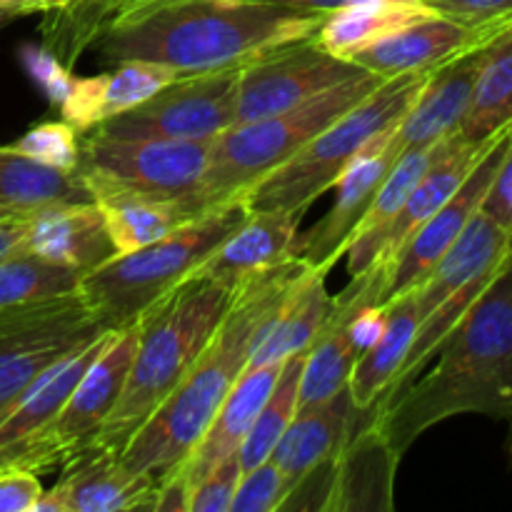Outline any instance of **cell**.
<instances>
[{
  "mask_svg": "<svg viewBox=\"0 0 512 512\" xmlns=\"http://www.w3.org/2000/svg\"><path fill=\"white\" fill-rule=\"evenodd\" d=\"M490 140H485V143H470L460 133H453L450 138H445L438 155L430 163V168L425 170L423 178L410 190L403 208L393 215V220L368 245L345 253L348 255L350 278H358L365 270L375 268V265L380 268V265L388 263L398 253L400 245L460 188V183L468 178V173L478 163V158L488 148Z\"/></svg>",
  "mask_w": 512,
  "mask_h": 512,
  "instance_id": "5bb4252c",
  "label": "cell"
},
{
  "mask_svg": "<svg viewBox=\"0 0 512 512\" xmlns=\"http://www.w3.org/2000/svg\"><path fill=\"white\" fill-rule=\"evenodd\" d=\"M245 215L248 210L240 198L205 210L168 238L133 253L113 255L88 270L78 295L105 330L128 328L155 300L188 280Z\"/></svg>",
  "mask_w": 512,
  "mask_h": 512,
  "instance_id": "5b68a950",
  "label": "cell"
},
{
  "mask_svg": "<svg viewBox=\"0 0 512 512\" xmlns=\"http://www.w3.org/2000/svg\"><path fill=\"white\" fill-rule=\"evenodd\" d=\"M93 203L90 185L78 170H58L0 148V218H30L53 205Z\"/></svg>",
  "mask_w": 512,
  "mask_h": 512,
  "instance_id": "83f0119b",
  "label": "cell"
},
{
  "mask_svg": "<svg viewBox=\"0 0 512 512\" xmlns=\"http://www.w3.org/2000/svg\"><path fill=\"white\" fill-rule=\"evenodd\" d=\"M180 78L163 65L145 63V60H125L115 63L113 70L88 78H73L65 98L58 108L63 110L65 123L73 125L80 135L90 133L95 125L133 105L143 103L158 93L170 80Z\"/></svg>",
  "mask_w": 512,
  "mask_h": 512,
  "instance_id": "cb8c5ba5",
  "label": "cell"
},
{
  "mask_svg": "<svg viewBox=\"0 0 512 512\" xmlns=\"http://www.w3.org/2000/svg\"><path fill=\"white\" fill-rule=\"evenodd\" d=\"M365 73L353 60L328 53L315 35L268 50L238 70L235 123L283 113Z\"/></svg>",
  "mask_w": 512,
  "mask_h": 512,
  "instance_id": "8fae6325",
  "label": "cell"
},
{
  "mask_svg": "<svg viewBox=\"0 0 512 512\" xmlns=\"http://www.w3.org/2000/svg\"><path fill=\"white\" fill-rule=\"evenodd\" d=\"M83 0H0V15H23V13H55V10H70Z\"/></svg>",
  "mask_w": 512,
  "mask_h": 512,
  "instance_id": "60d3db41",
  "label": "cell"
},
{
  "mask_svg": "<svg viewBox=\"0 0 512 512\" xmlns=\"http://www.w3.org/2000/svg\"><path fill=\"white\" fill-rule=\"evenodd\" d=\"M385 305H388V320H385L383 333L360 355L348 380L350 398L358 410H378L393 380L398 378L410 343L423 323L415 288Z\"/></svg>",
  "mask_w": 512,
  "mask_h": 512,
  "instance_id": "4316f807",
  "label": "cell"
},
{
  "mask_svg": "<svg viewBox=\"0 0 512 512\" xmlns=\"http://www.w3.org/2000/svg\"><path fill=\"white\" fill-rule=\"evenodd\" d=\"M512 125V18L490 30L473 100L458 133L485 143Z\"/></svg>",
  "mask_w": 512,
  "mask_h": 512,
  "instance_id": "f546056e",
  "label": "cell"
},
{
  "mask_svg": "<svg viewBox=\"0 0 512 512\" xmlns=\"http://www.w3.org/2000/svg\"><path fill=\"white\" fill-rule=\"evenodd\" d=\"M380 83L383 78L365 70L315 95L308 103L248 123L230 125L210 143L208 168L195 195L198 213L240 198L245 188L293 158L305 143L355 108Z\"/></svg>",
  "mask_w": 512,
  "mask_h": 512,
  "instance_id": "52a82bcc",
  "label": "cell"
},
{
  "mask_svg": "<svg viewBox=\"0 0 512 512\" xmlns=\"http://www.w3.org/2000/svg\"><path fill=\"white\" fill-rule=\"evenodd\" d=\"M433 358L428 373L375 410V428L400 458L425 430L458 415L512 420V248Z\"/></svg>",
  "mask_w": 512,
  "mask_h": 512,
  "instance_id": "7a4b0ae2",
  "label": "cell"
},
{
  "mask_svg": "<svg viewBox=\"0 0 512 512\" xmlns=\"http://www.w3.org/2000/svg\"><path fill=\"white\" fill-rule=\"evenodd\" d=\"M238 70L203 75H180L145 98L143 103L95 125L90 133L110 138L203 140L213 143L235 125ZM85 135V133H83Z\"/></svg>",
  "mask_w": 512,
  "mask_h": 512,
  "instance_id": "30bf717a",
  "label": "cell"
},
{
  "mask_svg": "<svg viewBox=\"0 0 512 512\" xmlns=\"http://www.w3.org/2000/svg\"><path fill=\"white\" fill-rule=\"evenodd\" d=\"M290 490V480L273 458L245 470L235 488L230 512H278Z\"/></svg>",
  "mask_w": 512,
  "mask_h": 512,
  "instance_id": "836d02e7",
  "label": "cell"
},
{
  "mask_svg": "<svg viewBox=\"0 0 512 512\" xmlns=\"http://www.w3.org/2000/svg\"><path fill=\"white\" fill-rule=\"evenodd\" d=\"M248 3H265V5H278V8L290 10H303V13H318L328 15L333 10L343 8L350 0H248Z\"/></svg>",
  "mask_w": 512,
  "mask_h": 512,
  "instance_id": "b9f144b4",
  "label": "cell"
},
{
  "mask_svg": "<svg viewBox=\"0 0 512 512\" xmlns=\"http://www.w3.org/2000/svg\"><path fill=\"white\" fill-rule=\"evenodd\" d=\"M480 210L512 233V138L508 153L503 158V165H500L498 175H495Z\"/></svg>",
  "mask_w": 512,
  "mask_h": 512,
  "instance_id": "ab89813d",
  "label": "cell"
},
{
  "mask_svg": "<svg viewBox=\"0 0 512 512\" xmlns=\"http://www.w3.org/2000/svg\"><path fill=\"white\" fill-rule=\"evenodd\" d=\"M233 295L188 278L135 320V353L118 405L90 448L120 453L135 430L178 388L228 313Z\"/></svg>",
  "mask_w": 512,
  "mask_h": 512,
  "instance_id": "277c9868",
  "label": "cell"
},
{
  "mask_svg": "<svg viewBox=\"0 0 512 512\" xmlns=\"http://www.w3.org/2000/svg\"><path fill=\"white\" fill-rule=\"evenodd\" d=\"M103 333L78 293L0 310V418L50 365Z\"/></svg>",
  "mask_w": 512,
  "mask_h": 512,
  "instance_id": "9c48e42d",
  "label": "cell"
},
{
  "mask_svg": "<svg viewBox=\"0 0 512 512\" xmlns=\"http://www.w3.org/2000/svg\"><path fill=\"white\" fill-rule=\"evenodd\" d=\"M23 63L25 68H28V73L33 75L35 83L48 93V98L53 100L55 105H60V100L68 93L70 80H73L70 70L63 68V65L58 63V58L43 48H25Z\"/></svg>",
  "mask_w": 512,
  "mask_h": 512,
  "instance_id": "f35d334b",
  "label": "cell"
},
{
  "mask_svg": "<svg viewBox=\"0 0 512 512\" xmlns=\"http://www.w3.org/2000/svg\"><path fill=\"white\" fill-rule=\"evenodd\" d=\"M23 250L88 273L115 255L108 225L95 203L53 205L30 215Z\"/></svg>",
  "mask_w": 512,
  "mask_h": 512,
  "instance_id": "603a6c76",
  "label": "cell"
},
{
  "mask_svg": "<svg viewBox=\"0 0 512 512\" xmlns=\"http://www.w3.org/2000/svg\"><path fill=\"white\" fill-rule=\"evenodd\" d=\"M123 3H128V0H118V3H115V5H113V10H115V8H118V5H123Z\"/></svg>",
  "mask_w": 512,
  "mask_h": 512,
  "instance_id": "f6af8a7d",
  "label": "cell"
},
{
  "mask_svg": "<svg viewBox=\"0 0 512 512\" xmlns=\"http://www.w3.org/2000/svg\"><path fill=\"white\" fill-rule=\"evenodd\" d=\"M440 15L473 30H488L512 18V0H428Z\"/></svg>",
  "mask_w": 512,
  "mask_h": 512,
  "instance_id": "8d00e7d4",
  "label": "cell"
},
{
  "mask_svg": "<svg viewBox=\"0 0 512 512\" xmlns=\"http://www.w3.org/2000/svg\"><path fill=\"white\" fill-rule=\"evenodd\" d=\"M395 125L360 150L358 158L348 165V170L335 183L338 195H335L333 208L328 210V215L320 223H315L308 233L298 238L295 253L310 268H333L340 255L345 253L350 235L355 233L363 215L368 213L380 185H383V180L388 178V173L400 158L398 148L393 143Z\"/></svg>",
  "mask_w": 512,
  "mask_h": 512,
  "instance_id": "9a60e30c",
  "label": "cell"
},
{
  "mask_svg": "<svg viewBox=\"0 0 512 512\" xmlns=\"http://www.w3.org/2000/svg\"><path fill=\"white\" fill-rule=\"evenodd\" d=\"M300 220L303 215L285 210H248L190 278L210 280L235 295L258 275L298 258Z\"/></svg>",
  "mask_w": 512,
  "mask_h": 512,
  "instance_id": "e0dca14e",
  "label": "cell"
},
{
  "mask_svg": "<svg viewBox=\"0 0 512 512\" xmlns=\"http://www.w3.org/2000/svg\"><path fill=\"white\" fill-rule=\"evenodd\" d=\"M128 3H133V0H128ZM123 5H125V3H123Z\"/></svg>",
  "mask_w": 512,
  "mask_h": 512,
  "instance_id": "bcb514c9",
  "label": "cell"
},
{
  "mask_svg": "<svg viewBox=\"0 0 512 512\" xmlns=\"http://www.w3.org/2000/svg\"><path fill=\"white\" fill-rule=\"evenodd\" d=\"M438 13L428 0H350L323 18L315 40L328 53L350 60L385 35Z\"/></svg>",
  "mask_w": 512,
  "mask_h": 512,
  "instance_id": "f1b7e54d",
  "label": "cell"
},
{
  "mask_svg": "<svg viewBox=\"0 0 512 512\" xmlns=\"http://www.w3.org/2000/svg\"><path fill=\"white\" fill-rule=\"evenodd\" d=\"M158 480L135 473L120 453L85 448L65 463V473L35 503L33 512L153 510Z\"/></svg>",
  "mask_w": 512,
  "mask_h": 512,
  "instance_id": "2e32d148",
  "label": "cell"
},
{
  "mask_svg": "<svg viewBox=\"0 0 512 512\" xmlns=\"http://www.w3.org/2000/svg\"><path fill=\"white\" fill-rule=\"evenodd\" d=\"M208 158L210 143L203 140L110 138L85 133L80 135L78 173L88 183L148 198L190 200L195 205Z\"/></svg>",
  "mask_w": 512,
  "mask_h": 512,
  "instance_id": "ba28073f",
  "label": "cell"
},
{
  "mask_svg": "<svg viewBox=\"0 0 512 512\" xmlns=\"http://www.w3.org/2000/svg\"><path fill=\"white\" fill-rule=\"evenodd\" d=\"M10 148L48 165V168L78 170L80 133L65 120H45L20 135Z\"/></svg>",
  "mask_w": 512,
  "mask_h": 512,
  "instance_id": "d6a6232c",
  "label": "cell"
},
{
  "mask_svg": "<svg viewBox=\"0 0 512 512\" xmlns=\"http://www.w3.org/2000/svg\"><path fill=\"white\" fill-rule=\"evenodd\" d=\"M85 3H90V5H95V3H98V5H103V13L108 15L110 10H113V5L118 3V0H85ZM105 15H103V18H105ZM103 18H100V20H103Z\"/></svg>",
  "mask_w": 512,
  "mask_h": 512,
  "instance_id": "ee69618b",
  "label": "cell"
},
{
  "mask_svg": "<svg viewBox=\"0 0 512 512\" xmlns=\"http://www.w3.org/2000/svg\"><path fill=\"white\" fill-rule=\"evenodd\" d=\"M330 268H305L290 285L278 308L263 320L250 345L248 365L283 363L290 355L305 353L333 310V295L328 293Z\"/></svg>",
  "mask_w": 512,
  "mask_h": 512,
  "instance_id": "44dd1931",
  "label": "cell"
},
{
  "mask_svg": "<svg viewBox=\"0 0 512 512\" xmlns=\"http://www.w3.org/2000/svg\"><path fill=\"white\" fill-rule=\"evenodd\" d=\"M28 218H0V260L23 245Z\"/></svg>",
  "mask_w": 512,
  "mask_h": 512,
  "instance_id": "7bdbcfd3",
  "label": "cell"
},
{
  "mask_svg": "<svg viewBox=\"0 0 512 512\" xmlns=\"http://www.w3.org/2000/svg\"><path fill=\"white\" fill-rule=\"evenodd\" d=\"M303 363L305 353L290 355L288 360H283V368H280V375L278 380H275L273 390H270V395L265 398L263 408L255 415L253 428H250L243 445H240L238 460L243 473L273 455L275 445L283 438L285 428L290 425L293 415L298 413V390L300 375H303Z\"/></svg>",
  "mask_w": 512,
  "mask_h": 512,
  "instance_id": "1f68e13d",
  "label": "cell"
},
{
  "mask_svg": "<svg viewBox=\"0 0 512 512\" xmlns=\"http://www.w3.org/2000/svg\"><path fill=\"white\" fill-rule=\"evenodd\" d=\"M243 475L238 455H230L220 465H215L193 490H190L188 512H230L235 488Z\"/></svg>",
  "mask_w": 512,
  "mask_h": 512,
  "instance_id": "d590c367",
  "label": "cell"
},
{
  "mask_svg": "<svg viewBox=\"0 0 512 512\" xmlns=\"http://www.w3.org/2000/svg\"><path fill=\"white\" fill-rule=\"evenodd\" d=\"M490 30L493 28H465V25L455 23L445 15L433 13L428 18L405 25L398 33L385 35L378 43L355 53L350 60L383 80L398 78V75L430 73L453 55L480 43Z\"/></svg>",
  "mask_w": 512,
  "mask_h": 512,
  "instance_id": "d6986e66",
  "label": "cell"
},
{
  "mask_svg": "<svg viewBox=\"0 0 512 512\" xmlns=\"http://www.w3.org/2000/svg\"><path fill=\"white\" fill-rule=\"evenodd\" d=\"M88 185L93 193V203L98 205L105 225H108L115 255L133 253L145 245L158 243L200 215L190 200H160L130 193V190L110 188V185Z\"/></svg>",
  "mask_w": 512,
  "mask_h": 512,
  "instance_id": "484cf974",
  "label": "cell"
},
{
  "mask_svg": "<svg viewBox=\"0 0 512 512\" xmlns=\"http://www.w3.org/2000/svg\"><path fill=\"white\" fill-rule=\"evenodd\" d=\"M280 368L283 363H270V365H248V368L240 373V378L235 380L233 390L228 393V398L223 400V405L218 408L215 418L210 420L208 430L203 433V438L198 440V445L193 448V453L188 455L180 468H175V473L185 480L190 490L215 468L223 460H228L230 455L240 453V445H243L245 435L253 428L255 415L263 408L265 398L273 390L275 380H278Z\"/></svg>",
  "mask_w": 512,
  "mask_h": 512,
  "instance_id": "ffe728a7",
  "label": "cell"
},
{
  "mask_svg": "<svg viewBox=\"0 0 512 512\" xmlns=\"http://www.w3.org/2000/svg\"><path fill=\"white\" fill-rule=\"evenodd\" d=\"M425 80L428 73L383 80L355 108L305 143L293 158L245 188L240 195L245 210H285L303 215L313 200L338 183L370 140L400 123V118L413 108Z\"/></svg>",
  "mask_w": 512,
  "mask_h": 512,
  "instance_id": "8992f818",
  "label": "cell"
},
{
  "mask_svg": "<svg viewBox=\"0 0 512 512\" xmlns=\"http://www.w3.org/2000/svg\"><path fill=\"white\" fill-rule=\"evenodd\" d=\"M488 35L480 43L470 45L468 50L430 70L413 108L395 125L393 143L400 155H405L408 150L428 148V145L458 133L470 108V100H473Z\"/></svg>",
  "mask_w": 512,
  "mask_h": 512,
  "instance_id": "ac0fdd59",
  "label": "cell"
},
{
  "mask_svg": "<svg viewBox=\"0 0 512 512\" xmlns=\"http://www.w3.org/2000/svg\"><path fill=\"white\" fill-rule=\"evenodd\" d=\"M333 488H335V455L333 458L320 460L318 465L305 470V473L290 485L288 495H285V500L280 503L278 512H288V510L328 512L330 498H333Z\"/></svg>",
  "mask_w": 512,
  "mask_h": 512,
  "instance_id": "e575fe53",
  "label": "cell"
},
{
  "mask_svg": "<svg viewBox=\"0 0 512 512\" xmlns=\"http://www.w3.org/2000/svg\"><path fill=\"white\" fill-rule=\"evenodd\" d=\"M135 353V323L128 328L110 330L103 350L78 380L63 410L55 415L50 428L35 440L40 470L68 463L80 450L90 448L100 428L118 405L128 380Z\"/></svg>",
  "mask_w": 512,
  "mask_h": 512,
  "instance_id": "7c38bea8",
  "label": "cell"
},
{
  "mask_svg": "<svg viewBox=\"0 0 512 512\" xmlns=\"http://www.w3.org/2000/svg\"><path fill=\"white\" fill-rule=\"evenodd\" d=\"M373 418L375 410L355 408L348 385H345L340 393L330 395L323 403L298 410L270 458L278 463V468L293 485L305 470L318 465L320 460L338 455L350 435Z\"/></svg>",
  "mask_w": 512,
  "mask_h": 512,
  "instance_id": "7402d4cb",
  "label": "cell"
},
{
  "mask_svg": "<svg viewBox=\"0 0 512 512\" xmlns=\"http://www.w3.org/2000/svg\"><path fill=\"white\" fill-rule=\"evenodd\" d=\"M323 18L248 0H133L95 25L93 48L110 65L145 60L175 75H203L310 38Z\"/></svg>",
  "mask_w": 512,
  "mask_h": 512,
  "instance_id": "6da1fadb",
  "label": "cell"
},
{
  "mask_svg": "<svg viewBox=\"0 0 512 512\" xmlns=\"http://www.w3.org/2000/svg\"><path fill=\"white\" fill-rule=\"evenodd\" d=\"M305 268L308 263L303 258H293L258 275L233 295L223 323L188 375L120 450L130 470L160 480L188 460L235 380L248 368L250 345L258 328Z\"/></svg>",
  "mask_w": 512,
  "mask_h": 512,
  "instance_id": "3957f363",
  "label": "cell"
},
{
  "mask_svg": "<svg viewBox=\"0 0 512 512\" xmlns=\"http://www.w3.org/2000/svg\"><path fill=\"white\" fill-rule=\"evenodd\" d=\"M510 138L512 125L490 140L488 148L483 150L478 163L468 173V178L460 183V188L400 245L398 253L388 263L380 265L385 275L383 303H390L398 295L418 288L425 280V275L433 270V265L443 258L445 250L458 240L465 225L483 208L485 195H488L490 185H493L495 175H498L500 165H503L505 153H508Z\"/></svg>",
  "mask_w": 512,
  "mask_h": 512,
  "instance_id": "4fadbf2b",
  "label": "cell"
},
{
  "mask_svg": "<svg viewBox=\"0 0 512 512\" xmlns=\"http://www.w3.org/2000/svg\"><path fill=\"white\" fill-rule=\"evenodd\" d=\"M85 273L18 248L0 260V310L78 293Z\"/></svg>",
  "mask_w": 512,
  "mask_h": 512,
  "instance_id": "4dcf8cb0",
  "label": "cell"
},
{
  "mask_svg": "<svg viewBox=\"0 0 512 512\" xmlns=\"http://www.w3.org/2000/svg\"><path fill=\"white\" fill-rule=\"evenodd\" d=\"M40 495H43V485L33 470H0V512H33Z\"/></svg>",
  "mask_w": 512,
  "mask_h": 512,
  "instance_id": "74e56055",
  "label": "cell"
},
{
  "mask_svg": "<svg viewBox=\"0 0 512 512\" xmlns=\"http://www.w3.org/2000/svg\"><path fill=\"white\" fill-rule=\"evenodd\" d=\"M400 455L390 448L375 423L350 435L335 455V488L328 512L393 510V483Z\"/></svg>",
  "mask_w": 512,
  "mask_h": 512,
  "instance_id": "d4e9b609",
  "label": "cell"
}]
</instances>
